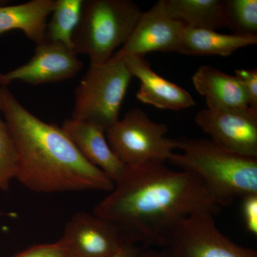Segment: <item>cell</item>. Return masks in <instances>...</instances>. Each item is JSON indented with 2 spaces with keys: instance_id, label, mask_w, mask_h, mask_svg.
<instances>
[{
  "instance_id": "obj_22",
  "label": "cell",
  "mask_w": 257,
  "mask_h": 257,
  "mask_svg": "<svg viewBox=\"0 0 257 257\" xmlns=\"http://www.w3.org/2000/svg\"><path fill=\"white\" fill-rule=\"evenodd\" d=\"M235 77L242 84L247 96L250 108L257 111V70L255 69H237Z\"/></svg>"
},
{
  "instance_id": "obj_16",
  "label": "cell",
  "mask_w": 257,
  "mask_h": 257,
  "mask_svg": "<svg viewBox=\"0 0 257 257\" xmlns=\"http://www.w3.org/2000/svg\"><path fill=\"white\" fill-rule=\"evenodd\" d=\"M257 37L224 35L215 30L186 27L179 54L227 57L242 47L256 45Z\"/></svg>"
},
{
  "instance_id": "obj_5",
  "label": "cell",
  "mask_w": 257,
  "mask_h": 257,
  "mask_svg": "<svg viewBox=\"0 0 257 257\" xmlns=\"http://www.w3.org/2000/svg\"><path fill=\"white\" fill-rule=\"evenodd\" d=\"M133 75L123 59L90 64L74 90L71 119L97 126L106 133L119 119V111Z\"/></svg>"
},
{
  "instance_id": "obj_7",
  "label": "cell",
  "mask_w": 257,
  "mask_h": 257,
  "mask_svg": "<svg viewBox=\"0 0 257 257\" xmlns=\"http://www.w3.org/2000/svg\"><path fill=\"white\" fill-rule=\"evenodd\" d=\"M214 216L199 213L181 221L169 235L164 249L170 257H257L256 250L225 236Z\"/></svg>"
},
{
  "instance_id": "obj_12",
  "label": "cell",
  "mask_w": 257,
  "mask_h": 257,
  "mask_svg": "<svg viewBox=\"0 0 257 257\" xmlns=\"http://www.w3.org/2000/svg\"><path fill=\"white\" fill-rule=\"evenodd\" d=\"M121 59L133 77L141 83L137 93L139 101L158 109L171 110H182L195 105L187 91L157 74L145 57L130 55Z\"/></svg>"
},
{
  "instance_id": "obj_13",
  "label": "cell",
  "mask_w": 257,
  "mask_h": 257,
  "mask_svg": "<svg viewBox=\"0 0 257 257\" xmlns=\"http://www.w3.org/2000/svg\"><path fill=\"white\" fill-rule=\"evenodd\" d=\"M61 128L87 162L105 173L114 183L126 166L117 158L101 128L84 121L66 119Z\"/></svg>"
},
{
  "instance_id": "obj_20",
  "label": "cell",
  "mask_w": 257,
  "mask_h": 257,
  "mask_svg": "<svg viewBox=\"0 0 257 257\" xmlns=\"http://www.w3.org/2000/svg\"><path fill=\"white\" fill-rule=\"evenodd\" d=\"M0 111V190L8 191L12 179H16L18 155L14 140Z\"/></svg>"
},
{
  "instance_id": "obj_1",
  "label": "cell",
  "mask_w": 257,
  "mask_h": 257,
  "mask_svg": "<svg viewBox=\"0 0 257 257\" xmlns=\"http://www.w3.org/2000/svg\"><path fill=\"white\" fill-rule=\"evenodd\" d=\"M220 209L197 175L150 162L126 167L94 214L117 225L130 243L146 249L165 248L172 230L189 216L216 215Z\"/></svg>"
},
{
  "instance_id": "obj_14",
  "label": "cell",
  "mask_w": 257,
  "mask_h": 257,
  "mask_svg": "<svg viewBox=\"0 0 257 257\" xmlns=\"http://www.w3.org/2000/svg\"><path fill=\"white\" fill-rule=\"evenodd\" d=\"M192 82L196 90L205 97L207 109L237 111L250 108L244 88L235 76L202 65L193 75Z\"/></svg>"
},
{
  "instance_id": "obj_17",
  "label": "cell",
  "mask_w": 257,
  "mask_h": 257,
  "mask_svg": "<svg viewBox=\"0 0 257 257\" xmlns=\"http://www.w3.org/2000/svg\"><path fill=\"white\" fill-rule=\"evenodd\" d=\"M162 4L169 18L180 20L189 28H226L224 0H162Z\"/></svg>"
},
{
  "instance_id": "obj_2",
  "label": "cell",
  "mask_w": 257,
  "mask_h": 257,
  "mask_svg": "<svg viewBox=\"0 0 257 257\" xmlns=\"http://www.w3.org/2000/svg\"><path fill=\"white\" fill-rule=\"evenodd\" d=\"M0 111L18 155L16 179L39 193L100 190L114 183L87 162L61 127L28 110L5 86H0Z\"/></svg>"
},
{
  "instance_id": "obj_25",
  "label": "cell",
  "mask_w": 257,
  "mask_h": 257,
  "mask_svg": "<svg viewBox=\"0 0 257 257\" xmlns=\"http://www.w3.org/2000/svg\"><path fill=\"white\" fill-rule=\"evenodd\" d=\"M141 257H170L165 249L157 251L151 248L143 249Z\"/></svg>"
},
{
  "instance_id": "obj_19",
  "label": "cell",
  "mask_w": 257,
  "mask_h": 257,
  "mask_svg": "<svg viewBox=\"0 0 257 257\" xmlns=\"http://www.w3.org/2000/svg\"><path fill=\"white\" fill-rule=\"evenodd\" d=\"M224 11L234 35L257 37V0H224Z\"/></svg>"
},
{
  "instance_id": "obj_9",
  "label": "cell",
  "mask_w": 257,
  "mask_h": 257,
  "mask_svg": "<svg viewBox=\"0 0 257 257\" xmlns=\"http://www.w3.org/2000/svg\"><path fill=\"white\" fill-rule=\"evenodd\" d=\"M60 240L70 257H110L132 243L117 225L84 211L71 218Z\"/></svg>"
},
{
  "instance_id": "obj_10",
  "label": "cell",
  "mask_w": 257,
  "mask_h": 257,
  "mask_svg": "<svg viewBox=\"0 0 257 257\" xmlns=\"http://www.w3.org/2000/svg\"><path fill=\"white\" fill-rule=\"evenodd\" d=\"M195 122L211 137V140L225 150L257 158V111H216L202 109Z\"/></svg>"
},
{
  "instance_id": "obj_23",
  "label": "cell",
  "mask_w": 257,
  "mask_h": 257,
  "mask_svg": "<svg viewBox=\"0 0 257 257\" xmlns=\"http://www.w3.org/2000/svg\"><path fill=\"white\" fill-rule=\"evenodd\" d=\"M243 222L247 231L257 236V194H249L241 199Z\"/></svg>"
},
{
  "instance_id": "obj_4",
  "label": "cell",
  "mask_w": 257,
  "mask_h": 257,
  "mask_svg": "<svg viewBox=\"0 0 257 257\" xmlns=\"http://www.w3.org/2000/svg\"><path fill=\"white\" fill-rule=\"evenodd\" d=\"M143 13L130 0H83L72 49L88 56L90 64L105 63L128 40Z\"/></svg>"
},
{
  "instance_id": "obj_18",
  "label": "cell",
  "mask_w": 257,
  "mask_h": 257,
  "mask_svg": "<svg viewBox=\"0 0 257 257\" xmlns=\"http://www.w3.org/2000/svg\"><path fill=\"white\" fill-rule=\"evenodd\" d=\"M83 0H55L47 21L45 40L72 47V38L78 25Z\"/></svg>"
},
{
  "instance_id": "obj_21",
  "label": "cell",
  "mask_w": 257,
  "mask_h": 257,
  "mask_svg": "<svg viewBox=\"0 0 257 257\" xmlns=\"http://www.w3.org/2000/svg\"><path fill=\"white\" fill-rule=\"evenodd\" d=\"M13 257H70L68 251L59 240L51 243L34 245Z\"/></svg>"
},
{
  "instance_id": "obj_24",
  "label": "cell",
  "mask_w": 257,
  "mask_h": 257,
  "mask_svg": "<svg viewBox=\"0 0 257 257\" xmlns=\"http://www.w3.org/2000/svg\"><path fill=\"white\" fill-rule=\"evenodd\" d=\"M143 248L135 243H126L110 257H141Z\"/></svg>"
},
{
  "instance_id": "obj_8",
  "label": "cell",
  "mask_w": 257,
  "mask_h": 257,
  "mask_svg": "<svg viewBox=\"0 0 257 257\" xmlns=\"http://www.w3.org/2000/svg\"><path fill=\"white\" fill-rule=\"evenodd\" d=\"M84 63L72 47L45 40L37 44L32 58L23 65L0 74V86L8 87L15 81L37 86L74 78Z\"/></svg>"
},
{
  "instance_id": "obj_6",
  "label": "cell",
  "mask_w": 257,
  "mask_h": 257,
  "mask_svg": "<svg viewBox=\"0 0 257 257\" xmlns=\"http://www.w3.org/2000/svg\"><path fill=\"white\" fill-rule=\"evenodd\" d=\"M167 124L156 122L142 109L128 111L105 133L106 140L117 158L126 167L165 163L177 150V141L166 137Z\"/></svg>"
},
{
  "instance_id": "obj_11",
  "label": "cell",
  "mask_w": 257,
  "mask_h": 257,
  "mask_svg": "<svg viewBox=\"0 0 257 257\" xmlns=\"http://www.w3.org/2000/svg\"><path fill=\"white\" fill-rule=\"evenodd\" d=\"M186 27L183 22L166 15L160 0L143 13L128 40L112 58L130 55L145 57L153 52L179 53Z\"/></svg>"
},
{
  "instance_id": "obj_15",
  "label": "cell",
  "mask_w": 257,
  "mask_h": 257,
  "mask_svg": "<svg viewBox=\"0 0 257 257\" xmlns=\"http://www.w3.org/2000/svg\"><path fill=\"white\" fill-rule=\"evenodd\" d=\"M55 0H32L23 4L0 6V36L20 30L36 45L45 40L48 18Z\"/></svg>"
},
{
  "instance_id": "obj_3",
  "label": "cell",
  "mask_w": 257,
  "mask_h": 257,
  "mask_svg": "<svg viewBox=\"0 0 257 257\" xmlns=\"http://www.w3.org/2000/svg\"><path fill=\"white\" fill-rule=\"evenodd\" d=\"M177 150L168 162L197 175L219 207L257 194V158L227 151L207 139H177Z\"/></svg>"
}]
</instances>
